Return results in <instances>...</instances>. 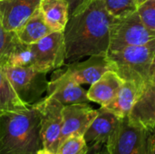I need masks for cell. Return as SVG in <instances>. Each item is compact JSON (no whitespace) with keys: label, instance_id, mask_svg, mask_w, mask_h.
Returning a JSON list of instances; mask_svg holds the SVG:
<instances>
[{"label":"cell","instance_id":"1","mask_svg":"<svg viewBox=\"0 0 155 154\" xmlns=\"http://www.w3.org/2000/svg\"><path fill=\"white\" fill-rule=\"evenodd\" d=\"M114 19L99 0H92L83 10L71 15L63 32L66 61L106 55Z\"/></svg>","mask_w":155,"mask_h":154},{"label":"cell","instance_id":"2","mask_svg":"<svg viewBox=\"0 0 155 154\" xmlns=\"http://www.w3.org/2000/svg\"><path fill=\"white\" fill-rule=\"evenodd\" d=\"M43 148L41 114L35 104L0 114V154H36Z\"/></svg>","mask_w":155,"mask_h":154},{"label":"cell","instance_id":"3","mask_svg":"<svg viewBox=\"0 0 155 154\" xmlns=\"http://www.w3.org/2000/svg\"><path fill=\"white\" fill-rule=\"evenodd\" d=\"M106 56L124 81H133L142 87L150 81L155 59V38L141 45L107 52Z\"/></svg>","mask_w":155,"mask_h":154},{"label":"cell","instance_id":"4","mask_svg":"<svg viewBox=\"0 0 155 154\" xmlns=\"http://www.w3.org/2000/svg\"><path fill=\"white\" fill-rule=\"evenodd\" d=\"M155 38V30L148 28L141 20L137 10L125 16L114 18L110 29L108 52L146 44Z\"/></svg>","mask_w":155,"mask_h":154},{"label":"cell","instance_id":"5","mask_svg":"<svg viewBox=\"0 0 155 154\" xmlns=\"http://www.w3.org/2000/svg\"><path fill=\"white\" fill-rule=\"evenodd\" d=\"M153 134L125 117L120 119L105 145L109 154H149Z\"/></svg>","mask_w":155,"mask_h":154},{"label":"cell","instance_id":"6","mask_svg":"<svg viewBox=\"0 0 155 154\" xmlns=\"http://www.w3.org/2000/svg\"><path fill=\"white\" fill-rule=\"evenodd\" d=\"M9 83L17 96L27 105H32L42 99L46 93L47 73L34 67H3Z\"/></svg>","mask_w":155,"mask_h":154},{"label":"cell","instance_id":"7","mask_svg":"<svg viewBox=\"0 0 155 154\" xmlns=\"http://www.w3.org/2000/svg\"><path fill=\"white\" fill-rule=\"evenodd\" d=\"M41 114V137L45 149L56 154L63 124L64 104L45 96L34 103Z\"/></svg>","mask_w":155,"mask_h":154},{"label":"cell","instance_id":"8","mask_svg":"<svg viewBox=\"0 0 155 154\" xmlns=\"http://www.w3.org/2000/svg\"><path fill=\"white\" fill-rule=\"evenodd\" d=\"M35 55L34 68L49 73L63 66L66 61V48L63 32H52L31 44Z\"/></svg>","mask_w":155,"mask_h":154},{"label":"cell","instance_id":"9","mask_svg":"<svg viewBox=\"0 0 155 154\" xmlns=\"http://www.w3.org/2000/svg\"><path fill=\"white\" fill-rule=\"evenodd\" d=\"M65 69L55 72L62 77L71 80L80 85L93 84L105 72L113 70L112 63L106 55H92L84 61L72 62Z\"/></svg>","mask_w":155,"mask_h":154},{"label":"cell","instance_id":"10","mask_svg":"<svg viewBox=\"0 0 155 154\" xmlns=\"http://www.w3.org/2000/svg\"><path fill=\"white\" fill-rule=\"evenodd\" d=\"M97 113L98 110H94L88 103L64 105L63 108V124L59 144L70 136H84Z\"/></svg>","mask_w":155,"mask_h":154},{"label":"cell","instance_id":"11","mask_svg":"<svg viewBox=\"0 0 155 154\" xmlns=\"http://www.w3.org/2000/svg\"><path fill=\"white\" fill-rule=\"evenodd\" d=\"M41 0H0V22L7 31L16 32L39 9Z\"/></svg>","mask_w":155,"mask_h":154},{"label":"cell","instance_id":"12","mask_svg":"<svg viewBox=\"0 0 155 154\" xmlns=\"http://www.w3.org/2000/svg\"><path fill=\"white\" fill-rule=\"evenodd\" d=\"M131 123L148 131H155V83L146 82L128 115Z\"/></svg>","mask_w":155,"mask_h":154},{"label":"cell","instance_id":"13","mask_svg":"<svg viewBox=\"0 0 155 154\" xmlns=\"http://www.w3.org/2000/svg\"><path fill=\"white\" fill-rule=\"evenodd\" d=\"M46 96L55 99L64 105L88 103L90 102L87 97V91L82 85L62 77L55 71L51 80L48 81Z\"/></svg>","mask_w":155,"mask_h":154},{"label":"cell","instance_id":"14","mask_svg":"<svg viewBox=\"0 0 155 154\" xmlns=\"http://www.w3.org/2000/svg\"><path fill=\"white\" fill-rule=\"evenodd\" d=\"M119 122L120 118L101 107L96 117L84 134L85 142L89 146L93 144H106Z\"/></svg>","mask_w":155,"mask_h":154},{"label":"cell","instance_id":"15","mask_svg":"<svg viewBox=\"0 0 155 154\" xmlns=\"http://www.w3.org/2000/svg\"><path fill=\"white\" fill-rule=\"evenodd\" d=\"M123 83L124 80L116 72L107 71L95 83L91 84L87 91V97L90 102L96 103L104 107L115 97Z\"/></svg>","mask_w":155,"mask_h":154},{"label":"cell","instance_id":"16","mask_svg":"<svg viewBox=\"0 0 155 154\" xmlns=\"http://www.w3.org/2000/svg\"><path fill=\"white\" fill-rule=\"evenodd\" d=\"M142 87L133 81H124L115 97L107 105L102 108L114 113L120 119L128 117L139 96Z\"/></svg>","mask_w":155,"mask_h":154},{"label":"cell","instance_id":"17","mask_svg":"<svg viewBox=\"0 0 155 154\" xmlns=\"http://www.w3.org/2000/svg\"><path fill=\"white\" fill-rule=\"evenodd\" d=\"M39 11L53 32H64L69 19V5L65 0H41Z\"/></svg>","mask_w":155,"mask_h":154},{"label":"cell","instance_id":"18","mask_svg":"<svg viewBox=\"0 0 155 154\" xmlns=\"http://www.w3.org/2000/svg\"><path fill=\"white\" fill-rule=\"evenodd\" d=\"M52 32L38 9L33 16L15 32V34L22 44H33Z\"/></svg>","mask_w":155,"mask_h":154},{"label":"cell","instance_id":"19","mask_svg":"<svg viewBox=\"0 0 155 154\" xmlns=\"http://www.w3.org/2000/svg\"><path fill=\"white\" fill-rule=\"evenodd\" d=\"M29 106L17 96L5 74L0 67V114L24 110Z\"/></svg>","mask_w":155,"mask_h":154},{"label":"cell","instance_id":"20","mask_svg":"<svg viewBox=\"0 0 155 154\" xmlns=\"http://www.w3.org/2000/svg\"><path fill=\"white\" fill-rule=\"evenodd\" d=\"M35 55L31 44L17 42L12 50L5 67H34ZM3 68V67H2Z\"/></svg>","mask_w":155,"mask_h":154},{"label":"cell","instance_id":"21","mask_svg":"<svg viewBox=\"0 0 155 154\" xmlns=\"http://www.w3.org/2000/svg\"><path fill=\"white\" fill-rule=\"evenodd\" d=\"M106 11L114 18L125 16L137 10L134 0H99Z\"/></svg>","mask_w":155,"mask_h":154},{"label":"cell","instance_id":"22","mask_svg":"<svg viewBox=\"0 0 155 154\" xmlns=\"http://www.w3.org/2000/svg\"><path fill=\"white\" fill-rule=\"evenodd\" d=\"M89 145L84 136L74 135L64 139L58 146L56 154H86Z\"/></svg>","mask_w":155,"mask_h":154},{"label":"cell","instance_id":"23","mask_svg":"<svg viewBox=\"0 0 155 154\" xmlns=\"http://www.w3.org/2000/svg\"><path fill=\"white\" fill-rule=\"evenodd\" d=\"M19 40L15 32L5 30L0 22V67H5L7 59Z\"/></svg>","mask_w":155,"mask_h":154},{"label":"cell","instance_id":"24","mask_svg":"<svg viewBox=\"0 0 155 154\" xmlns=\"http://www.w3.org/2000/svg\"><path fill=\"white\" fill-rule=\"evenodd\" d=\"M137 13L148 28L155 30V1H146L137 8Z\"/></svg>","mask_w":155,"mask_h":154},{"label":"cell","instance_id":"25","mask_svg":"<svg viewBox=\"0 0 155 154\" xmlns=\"http://www.w3.org/2000/svg\"><path fill=\"white\" fill-rule=\"evenodd\" d=\"M69 5V17L83 10L92 0H65Z\"/></svg>","mask_w":155,"mask_h":154},{"label":"cell","instance_id":"26","mask_svg":"<svg viewBox=\"0 0 155 154\" xmlns=\"http://www.w3.org/2000/svg\"><path fill=\"white\" fill-rule=\"evenodd\" d=\"M102 147H103L102 144H93V145L89 146V150L86 154H97Z\"/></svg>","mask_w":155,"mask_h":154},{"label":"cell","instance_id":"27","mask_svg":"<svg viewBox=\"0 0 155 154\" xmlns=\"http://www.w3.org/2000/svg\"><path fill=\"white\" fill-rule=\"evenodd\" d=\"M149 154H155V135H154V133L153 134V137H152V141H151V147H150Z\"/></svg>","mask_w":155,"mask_h":154},{"label":"cell","instance_id":"28","mask_svg":"<svg viewBox=\"0 0 155 154\" xmlns=\"http://www.w3.org/2000/svg\"><path fill=\"white\" fill-rule=\"evenodd\" d=\"M150 81H152V82L155 83V59H154V62H153V67H152V70H151Z\"/></svg>","mask_w":155,"mask_h":154},{"label":"cell","instance_id":"29","mask_svg":"<svg viewBox=\"0 0 155 154\" xmlns=\"http://www.w3.org/2000/svg\"><path fill=\"white\" fill-rule=\"evenodd\" d=\"M97 154H109V152H108L107 147H106V145H105V144H104V145H103V147L100 149V151L98 152V153Z\"/></svg>","mask_w":155,"mask_h":154},{"label":"cell","instance_id":"30","mask_svg":"<svg viewBox=\"0 0 155 154\" xmlns=\"http://www.w3.org/2000/svg\"><path fill=\"white\" fill-rule=\"evenodd\" d=\"M36 154H55V153H53V152H51L50 151H48V150H46V149L43 148V149H41L40 151H38V152H37Z\"/></svg>","mask_w":155,"mask_h":154},{"label":"cell","instance_id":"31","mask_svg":"<svg viewBox=\"0 0 155 154\" xmlns=\"http://www.w3.org/2000/svg\"><path fill=\"white\" fill-rule=\"evenodd\" d=\"M134 3H135V5H137V8L140 6V5H142L143 3H145L146 1H148V0H134Z\"/></svg>","mask_w":155,"mask_h":154},{"label":"cell","instance_id":"32","mask_svg":"<svg viewBox=\"0 0 155 154\" xmlns=\"http://www.w3.org/2000/svg\"><path fill=\"white\" fill-rule=\"evenodd\" d=\"M153 133H154V135H155V131H154V132H153Z\"/></svg>","mask_w":155,"mask_h":154},{"label":"cell","instance_id":"33","mask_svg":"<svg viewBox=\"0 0 155 154\" xmlns=\"http://www.w3.org/2000/svg\"><path fill=\"white\" fill-rule=\"evenodd\" d=\"M152 1H155V0H152Z\"/></svg>","mask_w":155,"mask_h":154}]
</instances>
